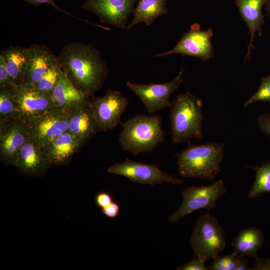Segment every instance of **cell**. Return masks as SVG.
I'll list each match as a JSON object with an SVG mask.
<instances>
[{
  "label": "cell",
  "mask_w": 270,
  "mask_h": 270,
  "mask_svg": "<svg viewBox=\"0 0 270 270\" xmlns=\"http://www.w3.org/2000/svg\"><path fill=\"white\" fill-rule=\"evenodd\" d=\"M202 99L190 92L178 95L171 102L170 120L172 144L202 138Z\"/></svg>",
  "instance_id": "4"
},
{
  "label": "cell",
  "mask_w": 270,
  "mask_h": 270,
  "mask_svg": "<svg viewBox=\"0 0 270 270\" xmlns=\"http://www.w3.org/2000/svg\"><path fill=\"white\" fill-rule=\"evenodd\" d=\"M84 144L69 132L50 141L42 150L50 165L66 164Z\"/></svg>",
  "instance_id": "16"
},
{
  "label": "cell",
  "mask_w": 270,
  "mask_h": 270,
  "mask_svg": "<svg viewBox=\"0 0 270 270\" xmlns=\"http://www.w3.org/2000/svg\"><path fill=\"white\" fill-rule=\"evenodd\" d=\"M62 71L58 58V60L48 68L36 86L42 92L51 96Z\"/></svg>",
  "instance_id": "26"
},
{
  "label": "cell",
  "mask_w": 270,
  "mask_h": 270,
  "mask_svg": "<svg viewBox=\"0 0 270 270\" xmlns=\"http://www.w3.org/2000/svg\"><path fill=\"white\" fill-rule=\"evenodd\" d=\"M184 70L171 81L161 84H138L128 81L127 87L142 100L149 114L170 108V97L182 82Z\"/></svg>",
  "instance_id": "10"
},
{
  "label": "cell",
  "mask_w": 270,
  "mask_h": 270,
  "mask_svg": "<svg viewBox=\"0 0 270 270\" xmlns=\"http://www.w3.org/2000/svg\"><path fill=\"white\" fill-rule=\"evenodd\" d=\"M238 254L234 252L230 254L218 255L212 259L208 270H234Z\"/></svg>",
  "instance_id": "28"
},
{
  "label": "cell",
  "mask_w": 270,
  "mask_h": 270,
  "mask_svg": "<svg viewBox=\"0 0 270 270\" xmlns=\"http://www.w3.org/2000/svg\"><path fill=\"white\" fill-rule=\"evenodd\" d=\"M168 0H138L133 12L132 22L127 25L126 30H130L140 23L150 26L158 17L168 14Z\"/></svg>",
  "instance_id": "23"
},
{
  "label": "cell",
  "mask_w": 270,
  "mask_h": 270,
  "mask_svg": "<svg viewBox=\"0 0 270 270\" xmlns=\"http://www.w3.org/2000/svg\"><path fill=\"white\" fill-rule=\"evenodd\" d=\"M18 120L16 104L9 86L0 88V126Z\"/></svg>",
  "instance_id": "25"
},
{
  "label": "cell",
  "mask_w": 270,
  "mask_h": 270,
  "mask_svg": "<svg viewBox=\"0 0 270 270\" xmlns=\"http://www.w3.org/2000/svg\"><path fill=\"white\" fill-rule=\"evenodd\" d=\"M48 166L41 148L29 138L20 148L14 165L23 174L32 176L42 174Z\"/></svg>",
  "instance_id": "15"
},
{
  "label": "cell",
  "mask_w": 270,
  "mask_h": 270,
  "mask_svg": "<svg viewBox=\"0 0 270 270\" xmlns=\"http://www.w3.org/2000/svg\"><path fill=\"white\" fill-rule=\"evenodd\" d=\"M28 138L26 124L16 120L0 126V158L6 164L14 166L21 147Z\"/></svg>",
  "instance_id": "14"
},
{
  "label": "cell",
  "mask_w": 270,
  "mask_h": 270,
  "mask_svg": "<svg viewBox=\"0 0 270 270\" xmlns=\"http://www.w3.org/2000/svg\"><path fill=\"white\" fill-rule=\"evenodd\" d=\"M162 121L158 114H142L121 122L118 142L122 149L134 156L152 151L164 140Z\"/></svg>",
  "instance_id": "3"
},
{
  "label": "cell",
  "mask_w": 270,
  "mask_h": 270,
  "mask_svg": "<svg viewBox=\"0 0 270 270\" xmlns=\"http://www.w3.org/2000/svg\"><path fill=\"white\" fill-rule=\"evenodd\" d=\"M206 262L198 258H194L190 262L179 266L178 270H207L208 266H206Z\"/></svg>",
  "instance_id": "31"
},
{
  "label": "cell",
  "mask_w": 270,
  "mask_h": 270,
  "mask_svg": "<svg viewBox=\"0 0 270 270\" xmlns=\"http://www.w3.org/2000/svg\"><path fill=\"white\" fill-rule=\"evenodd\" d=\"M69 110L56 108L26 122L28 138L42 150L54 138L68 132Z\"/></svg>",
  "instance_id": "9"
},
{
  "label": "cell",
  "mask_w": 270,
  "mask_h": 270,
  "mask_svg": "<svg viewBox=\"0 0 270 270\" xmlns=\"http://www.w3.org/2000/svg\"><path fill=\"white\" fill-rule=\"evenodd\" d=\"M112 202V196L108 192H101L97 194L96 197V205L102 208Z\"/></svg>",
  "instance_id": "33"
},
{
  "label": "cell",
  "mask_w": 270,
  "mask_h": 270,
  "mask_svg": "<svg viewBox=\"0 0 270 270\" xmlns=\"http://www.w3.org/2000/svg\"><path fill=\"white\" fill-rule=\"evenodd\" d=\"M257 123L261 132L270 138V112L258 116Z\"/></svg>",
  "instance_id": "32"
},
{
  "label": "cell",
  "mask_w": 270,
  "mask_h": 270,
  "mask_svg": "<svg viewBox=\"0 0 270 270\" xmlns=\"http://www.w3.org/2000/svg\"><path fill=\"white\" fill-rule=\"evenodd\" d=\"M214 32L212 29L200 30L198 23L190 26L188 32L184 33L176 46L172 50L158 54L157 58L172 54H180L198 58L206 61L214 57V50L212 44Z\"/></svg>",
  "instance_id": "11"
},
{
  "label": "cell",
  "mask_w": 270,
  "mask_h": 270,
  "mask_svg": "<svg viewBox=\"0 0 270 270\" xmlns=\"http://www.w3.org/2000/svg\"><path fill=\"white\" fill-rule=\"evenodd\" d=\"M264 6L270 20V0H266Z\"/></svg>",
  "instance_id": "37"
},
{
  "label": "cell",
  "mask_w": 270,
  "mask_h": 270,
  "mask_svg": "<svg viewBox=\"0 0 270 270\" xmlns=\"http://www.w3.org/2000/svg\"><path fill=\"white\" fill-rule=\"evenodd\" d=\"M196 257L206 262L219 255L226 242L224 231L217 218L208 212L197 220L190 238Z\"/></svg>",
  "instance_id": "5"
},
{
  "label": "cell",
  "mask_w": 270,
  "mask_h": 270,
  "mask_svg": "<svg viewBox=\"0 0 270 270\" xmlns=\"http://www.w3.org/2000/svg\"><path fill=\"white\" fill-rule=\"evenodd\" d=\"M14 84L6 64L0 56V88Z\"/></svg>",
  "instance_id": "30"
},
{
  "label": "cell",
  "mask_w": 270,
  "mask_h": 270,
  "mask_svg": "<svg viewBox=\"0 0 270 270\" xmlns=\"http://www.w3.org/2000/svg\"><path fill=\"white\" fill-rule=\"evenodd\" d=\"M241 17L246 23L250 33V42L248 46L246 58L250 57L252 48L253 40L257 32L259 36H262V28L264 22V15L262 8L266 0H234Z\"/></svg>",
  "instance_id": "19"
},
{
  "label": "cell",
  "mask_w": 270,
  "mask_h": 270,
  "mask_svg": "<svg viewBox=\"0 0 270 270\" xmlns=\"http://www.w3.org/2000/svg\"><path fill=\"white\" fill-rule=\"evenodd\" d=\"M248 262L245 256L238 254L234 270H251L248 266Z\"/></svg>",
  "instance_id": "36"
},
{
  "label": "cell",
  "mask_w": 270,
  "mask_h": 270,
  "mask_svg": "<svg viewBox=\"0 0 270 270\" xmlns=\"http://www.w3.org/2000/svg\"><path fill=\"white\" fill-rule=\"evenodd\" d=\"M0 56L4 60L14 84H24L30 58V48L12 46L1 51Z\"/></svg>",
  "instance_id": "21"
},
{
  "label": "cell",
  "mask_w": 270,
  "mask_h": 270,
  "mask_svg": "<svg viewBox=\"0 0 270 270\" xmlns=\"http://www.w3.org/2000/svg\"><path fill=\"white\" fill-rule=\"evenodd\" d=\"M224 144L206 142L190 144L176 155L178 170L184 178H195L212 180L221 171Z\"/></svg>",
  "instance_id": "2"
},
{
  "label": "cell",
  "mask_w": 270,
  "mask_h": 270,
  "mask_svg": "<svg viewBox=\"0 0 270 270\" xmlns=\"http://www.w3.org/2000/svg\"><path fill=\"white\" fill-rule=\"evenodd\" d=\"M252 168L255 171V179L248 193V197L252 199L270 192V160Z\"/></svg>",
  "instance_id": "24"
},
{
  "label": "cell",
  "mask_w": 270,
  "mask_h": 270,
  "mask_svg": "<svg viewBox=\"0 0 270 270\" xmlns=\"http://www.w3.org/2000/svg\"><path fill=\"white\" fill-rule=\"evenodd\" d=\"M58 60L62 71L78 90L90 98L103 86L108 73L100 51L91 44L70 42Z\"/></svg>",
  "instance_id": "1"
},
{
  "label": "cell",
  "mask_w": 270,
  "mask_h": 270,
  "mask_svg": "<svg viewBox=\"0 0 270 270\" xmlns=\"http://www.w3.org/2000/svg\"><path fill=\"white\" fill-rule=\"evenodd\" d=\"M257 102H270V74L261 78V82L258 89L244 102V106L246 108Z\"/></svg>",
  "instance_id": "27"
},
{
  "label": "cell",
  "mask_w": 270,
  "mask_h": 270,
  "mask_svg": "<svg viewBox=\"0 0 270 270\" xmlns=\"http://www.w3.org/2000/svg\"><path fill=\"white\" fill-rule=\"evenodd\" d=\"M51 96L56 108H64L69 111L86 104L90 99L74 87L62 70Z\"/></svg>",
  "instance_id": "17"
},
{
  "label": "cell",
  "mask_w": 270,
  "mask_h": 270,
  "mask_svg": "<svg viewBox=\"0 0 270 270\" xmlns=\"http://www.w3.org/2000/svg\"><path fill=\"white\" fill-rule=\"evenodd\" d=\"M9 89L16 104L18 120L26 122L58 108L51 96L42 92L34 84H12Z\"/></svg>",
  "instance_id": "6"
},
{
  "label": "cell",
  "mask_w": 270,
  "mask_h": 270,
  "mask_svg": "<svg viewBox=\"0 0 270 270\" xmlns=\"http://www.w3.org/2000/svg\"><path fill=\"white\" fill-rule=\"evenodd\" d=\"M120 206L114 202H112L106 206L102 208V212L110 218H114L119 214Z\"/></svg>",
  "instance_id": "34"
},
{
  "label": "cell",
  "mask_w": 270,
  "mask_h": 270,
  "mask_svg": "<svg viewBox=\"0 0 270 270\" xmlns=\"http://www.w3.org/2000/svg\"><path fill=\"white\" fill-rule=\"evenodd\" d=\"M251 270H270V258H258Z\"/></svg>",
  "instance_id": "35"
},
{
  "label": "cell",
  "mask_w": 270,
  "mask_h": 270,
  "mask_svg": "<svg viewBox=\"0 0 270 270\" xmlns=\"http://www.w3.org/2000/svg\"><path fill=\"white\" fill-rule=\"evenodd\" d=\"M138 0H87L82 8L96 15L104 23L126 30V23Z\"/></svg>",
  "instance_id": "13"
},
{
  "label": "cell",
  "mask_w": 270,
  "mask_h": 270,
  "mask_svg": "<svg viewBox=\"0 0 270 270\" xmlns=\"http://www.w3.org/2000/svg\"><path fill=\"white\" fill-rule=\"evenodd\" d=\"M21 0L24 1V2H26L30 4H31L34 5L36 6H40L43 4H50L56 10L60 11V12H63V13H64V14H66L68 16H72V18H76L77 20H80L82 22H88L89 24H92L94 25L97 26V24H96L90 22H88V20H84V19H82V18H79L78 17H77L76 16H74V14L66 12V10L60 8L57 4H56V3L54 2V0ZM97 26H98V25Z\"/></svg>",
  "instance_id": "29"
},
{
  "label": "cell",
  "mask_w": 270,
  "mask_h": 270,
  "mask_svg": "<svg viewBox=\"0 0 270 270\" xmlns=\"http://www.w3.org/2000/svg\"><path fill=\"white\" fill-rule=\"evenodd\" d=\"M68 126V132L83 144H86L98 132L91 114L88 102L84 106L69 111Z\"/></svg>",
  "instance_id": "20"
},
{
  "label": "cell",
  "mask_w": 270,
  "mask_h": 270,
  "mask_svg": "<svg viewBox=\"0 0 270 270\" xmlns=\"http://www.w3.org/2000/svg\"><path fill=\"white\" fill-rule=\"evenodd\" d=\"M226 188L222 179L210 186H190L182 193V200L180 208L169 216L172 223L178 222L194 211L206 209L208 212L216 206L218 200L226 192Z\"/></svg>",
  "instance_id": "7"
},
{
  "label": "cell",
  "mask_w": 270,
  "mask_h": 270,
  "mask_svg": "<svg viewBox=\"0 0 270 270\" xmlns=\"http://www.w3.org/2000/svg\"><path fill=\"white\" fill-rule=\"evenodd\" d=\"M29 48L30 56L24 83L36 85L44 73L58 58L44 44H34Z\"/></svg>",
  "instance_id": "18"
},
{
  "label": "cell",
  "mask_w": 270,
  "mask_h": 270,
  "mask_svg": "<svg viewBox=\"0 0 270 270\" xmlns=\"http://www.w3.org/2000/svg\"><path fill=\"white\" fill-rule=\"evenodd\" d=\"M106 172L124 176L134 182L141 184H182V180L160 170L155 164L136 162L128 158L110 166Z\"/></svg>",
  "instance_id": "12"
},
{
  "label": "cell",
  "mask_w": 270,
  "mask_h": 270,
  "mask_svg": "<svg viewBox=\"0 0 270 270\" xmlns=\"http://www.w3.org/2000/svg\"><path fill=\"white\" fill-rule=\"evenodd\" d=\"M129 104L118 90H108L100 97L89 99L88 106L98 132L114 129L121 123L120 118Z\"/></svg>",
  "instance_id": "8"
},
{
  "label": "cell",
  "mask_w": 270,
  "mask_h": 270,
  "mask_svg": "<svg viewBox=\"0 0 270 270\" xmlns=\"http://www.w3.org/2000/svg\"><path fill=\"white\" fill-rule=\"evenodd\" d=\"M265 239L261 228L250 227L242 229L232 240V246L238 254L255 258L264 246Z\"/></svg>",
  "instance_id": "22"
}]
</instances>
